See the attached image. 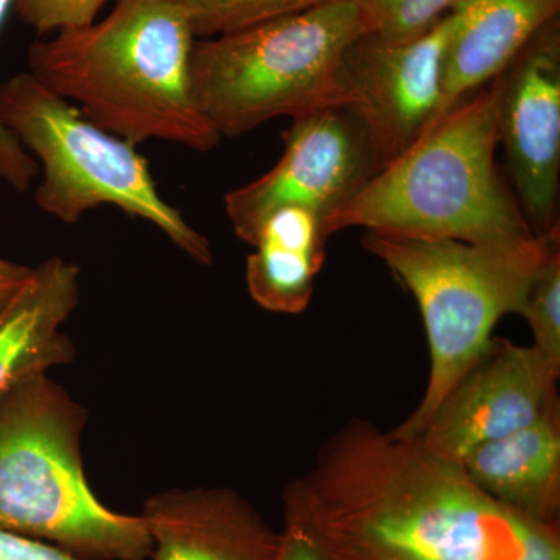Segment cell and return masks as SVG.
Instances as JSON below:
<instances>
[{
    "label": "cell",
    "instance_id": "6da1fadb",
    "mask_svg": "<svg viewBox=\"0 0 560 560\" xmlns=\"http://www.w3.org/2000/svg\"><path fill=\"white\" fill-rule=\"evenodd\" d=\"M282 501L334 560H560L559 523L512 511L419 438L368 420L327 438Z\"/></svg>",
    "mask_w": 560,
    "mask_h": 560
},
{
    "label": "cell",
    "instance_id": "7a4b0ae2",
    "mask_svg": "<svg viewBox=\"0 0 560 560\" xmlns=\"http://www.w3.org/2000/svg\"><path fill=\"white\" fill-rule=\"evenodd\" d=\"M501 91L503 73L434 121L327 219V234L363 228L511 256H544L560 242L559 232L534 234L497 168Z\"/></svg>",
    "mask_w": 560,
    "mask_h": 560
},
{
    "label": "cell",
    "instance_id": "3957f363",
    "mask_svg": "<svg viewBox=\"0 0 560 560\" xmlns=\"http://www.w3.org/2000/svg\"><path fill=\"white\" fill-rule=\"evenodd\" d=\"M101 21L28 49V72L88 120L132 145L162 140L210 151L221 142L195 101L197 38L175 0H113Z\"/></svg>",
    "mask_w": 560,
    "mask_h": 560
},
{
    "label": "cell",
    "instance_id": "277c9868",
    "mask_svg": "<svg viewBox=\"0 0 560 560\" xmlns=\"http://www.w3.org/2000/svg\"><path fill=\"white\" fill-rule=\"evenodd\" d=\"M88 410L38 374L0 399V530L86 560H149L145 518L109 510L84 475Z\"/></svg>",
    "mask_w": 560,
    "mask_h": 560
},
{
    "label": "cell",
    "instance_id": "5b68a950",
    "mask_svg": "<svg viewBox=\"0 0 560 560\" xmlns=\"http://www.w3.org/2000/svg\"><path fill=\"white\" fill-rule=\"evenodd\" d=\"M368 33L346 0L243 31L197 39L190 58L195 101L220 138H237L278 117L348 108L345 60Z\"/></svg>",
    "mask_w": 560,
    "mask_h": 560
},
{
    "label": "cell",
    "instance_id": "8992f818",
    "mask_svg": "<svg viewBox=\"0 0 560 560\" xmlns=\"http://www.w3.org/2000/svg\"><path fill=\"white\" fill-rule=\"evenodd\" d=\"M0 125L43 171L35 202L47 215L75 224L114 206L149 221L197 264H212L208 238L165 201L136 145L92 124L31 72L0 83Z\"/></svg>",
    "mask_w": 560,
    "mask_h": 560
},
{
    "label": "cell",
    "instance_id": "52a82bcc",
    "mask_svg": "<svg viewBox=\"0 0 560 560\" xmlns=\"http://www.w3.org/2000/svg\"><path fill=\"white\" fill-rule=\"evenodd\" d=\"M456 241L366 231L363 246L411 291L430 348V377L415 411L390 433L419 438L452 389L486 355L503 316L521 315L530 282L547 259Z\"/></svg>",
    "mask_w": 560,
    "mask_h": 560
},
{
    "label": "cell",
    "instance_id": "ba28073f",
    "mask_svg": "<svg viewBox=\"0 0 560 560\" xmlns=\"http://www.w3.org/2000/svg\"><path fill=\"white\" fill-rule=\"evenodd\" d=\"M283 142L275 167L224 197L232 230L248 245L278 209L307 208L326 223L378 172L366 132L348 108L296 117Z\"/></svg>",
    "mask_w": 560,
    "mask_h": 560
},
{
    "label": "cell",
    "instance_id": "9c48e42d",
    "mask_svg": "<svg viewBox=\"0 0 560 560\" xmlns=\"http://www.w3.org/2000/svg\"><path fill=\"white\" fill-rule=\"evenodd\" d=\"M453 11L418 38L364 33L346 54L350 113L366 132L378 171L396 161L433 124L444 88Z\"/></svg>",
    "mask_w": 560,
    "mask_h": 560
},
{
    "label": "cell",
    "instance_id": "30bf717a",
    "mask_svg": "<svg viewBox=\"0 0 560 560\" xmlns=\"http://www.w3.org/2000/svg\"><path fill=\"white\" fill-rule=\"evenodd\" d=\"M499 142L537 237L559 232L560 22L537 32L503 72Z\"/></svg>",
    "mask_w": 560,
    "mask_h": 560
},
{
    "label": "cell",
    "instance_id": "8fae6325",
    "mask_svg": "<svg viewBox=\"0 0 560 560\" xmlns=\"http://www.w3.org/2000/svg\"><path fill=\"white\" fill-rule=\"evenodd\" d=\"M559 375L533 346L493 338L419 440L440 458L459 464L478 445L525 429L559 408Z\"/></svg>",
    "mask_w": 560,
    "mask_h": 560
},
{
    "label": "cell",
    "instance_id": "7c38bea8",
    "mask_svg": "<svg viewBox=\"0 0 560 560\" xmlns=\"http://www.w3.org/2000/svg\"><path fill=\"white\" fill-rule=\"evenodd\" d=\"M151 560H275L280 534L231 488L168 489L143 503Z\"/></svg>",
    "mask_w": 560,
    "mask_h": 560
},
{
    "label": "cell",
    "instance_id": "4fadbf2b",
    "mask_svg": "<svg viewBox=\"0 0 560 560\" xmlns=\"http://www.w3.org/2000/svg\"><path fill=\"white\" fill-rule=\"evenodd\" d=\"M80 298V268L55 256L32 268L0 307V399L22 382L75 361L77 346L62 326Z\"/></svg>",
    "mask_w": 560,
    "mask_h": 560
},
{
    "label": "cell",
    "instance_id": "5bb4252c",
    "mask_svg": "<svg viewBox=\"0 0 560 560\" xmlns=\"http://www.w3.org/2000/svg\"><path fill=\"white\" fill-rule=\"evenodd\" d=\"M452 11L444 88L433 124L501 75L529 39L559 18L560 0H459Z\"/></svg>",
    "mask_w": 560,
    "mask_h": 560
},
{
    "label": "cell",
    "instance_id": "9a60e30c",
    "mask_svg": "<svg viewBox=\"0 0 560 560\" xmlns=\"http://www.w3.org/2000/svg\"><path fill=\"white\" fill-rule=\"evenodd\" d=\"M459 466L482 492L512 511L559 523V408L525 429L478 445Z\"/></svg>",
    "mask_w": 560,
    "mask_h": 560
},
{
    "label": "cell",
    "instance_id": "2e32d148",
    "mask_svg": "<svg viewBox=\"0 0 560 560\" xmlns=\"http://www.w3.org/2000/svg\"><path fill=\"white\" fill-rule=\"evenodd\" d=\"M330 235L319 213L282 208L257 228L246 260V285L265 311L300 315L307 311Z\"/></svg>",
    "mask_w": 560,
    "mask_h": 560
},
{
    "label": "cell",
    "instance_id": "e0dca14e",
    "mask_svg": "<svg viewBox=\"0 0 560 560\" xmlns=\"http://www.w3.org/2000/svg\"><path fill=\"white\" fill-rule=\"evenodd\" d=\"M197 39L243 31L312 9L327 0H175Z\"/></svg>",
    "mask_w": 560,
    "mask_h": 560
},
{
    "label": "cell",
    "instance_id": "ac0fdd59",
    "mask_svg": "<svg viewBox=\"0 0 560 560\" xmlns=\"http://www.w3.org/2000/svg\"><path fill=\"white\" fill-rule=\"evenodd\" d=\"M521 315L533 331V348L560 374V245L534 276Z\"/></svg>",
    "mask_w": 560,
    "mask_h": 560
},
{
    "label": "cell",
    "instance_id": "d6986e66",
    "mask_svg": "<svg viewBox=\"0 0 560 560\" xmlns=\"http://www.w3.org/2000/svg\"><path fill=\"white\" fill-rule=\"evenodd\" d=\"M355 7L372 36L388 40L418 38L438 24L459 0H346Z\"/></svg>",
    "mask_w": 560,
    "mask_h": 560
},
{
    "label": "cell",
    "instance_id": "ffe728a7",
    "mask_svg": "<svg viewBox=\"0 0 560 560\" xmlns=\"http://www.w3.org/2000/svg\"><path fill=\"white\" fill-rule=\"evenodd\" d=\"M110 0H14L20 20L38 35L83 27L97 21Z\"/></svg>",
    "mask_w": 560,
    "mask_h": 560
},
{
    "label": "cell",
    "instance_id": "44dd1931",
    "mask_svg": "<svg viewBox=\"0 0 560 560\" xmlns=\"http://www.w3.org/2000/svg\"><path fill=\"white\" fill-rule=\"evenodd\" d=\"M14 0H0V32L5 25ZM39 167L20 142L0 125V180L11 189L27 191L38 176Z\"/></svg>",
    "mask_w": 560,
    "mask_h": 560
},
{
    "label": "cell",
    "instance_id": "7402d4cb",
    "mask_svg": "<svg viewBox=\"0 0 560 560\" xmlns=\"http://www.w3.org/2000/svg\"><path fill=\"white\" fill-rule=\"evenodd\" d=\"M0 560H86L46 541L0 530Z\"/></svg>",
    "mask_w": 560,
    "mask_h": 560
},
{
    "label": "cell",
    "instance_id": "603a6c76",
    "mask_svg": "<svg viewBox=\"0 0 560 560\" xmlns=\"http://www.w3.org/2000/svg\"><path fill=\"white\" fill-rule=\"evenodd\" d=\"M275 560H334L296 523L285 521Z\"/></svg>",
    "mask_w": 560,
    "mask_h": 560
},
{
    "label": "cell",
    "instance_id": "cb8c5ba5",
    "mask_svg": "<svg viewBox=\"0 0 560 560\" xmlns=\"http://www.w3.org/2000/svg\"><path fill=\"white\" fill-rule=\"evenodd\" d=\"M31 272L32 267L0 257V307L18 293Z\"/></svg>",
    "mask_w": 560,
    "mask_h": 560
}]
</instances>
